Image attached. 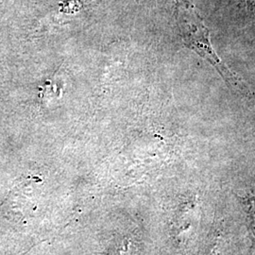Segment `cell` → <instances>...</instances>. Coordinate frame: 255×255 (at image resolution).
<instances>
[{"label": "cell", "mask_w": 255, "mask_h": 255, "mask_svg": "<svg viewBox=\"0 0 255 255\" xmlns=\"http://www.w3.org/2000/svg\"><path fill=\"white\" fill-rule=\"evenodd\" d=\"M243 204L246 209L247 217L249 219V230L251 232V237H252V250L253 255L255 252V198L252 199H246L243 201Z\"/></svg>", "instance_id": "cell-2"}, {"label": "cell", "mask_w": 255, "mask_h": 255, "mask_svg": "<svg viewBox=\"0 0 255 255\" xmlns=\"http://www.w3.org/2000/svg\"><path fill=\"white\" fill-rule=\"evenodd\" d=\"M179 11L180 26L186 45L212 64L232 88L242 95L251 97V92L246 84L222 62L216 52L210 40L209 29L195 7L188 2H182Z\"/></svg>", "instance_id": "cell-1"}, {"label": "cell", "mask_w": 255, "mask_h": 255, "mask_svg": "<svg viewBox=\"0 0 255 255\" xmlns=\"http://www.w3.org/2000/svg\"><path fill=\"white\" fill-rule=\"evenodd\" d=\"M248 1H250V0H248Z\"/></svg>", "instance_id": "cell-3"}]
</instances>
